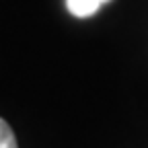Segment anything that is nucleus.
<instances>
[{
    "label": "nucleus",
    "instance_id": "f03ea898",
    "mask_svg": "<svg viewBox=\"0 0 148 148\" xmlns=\"http://www.w3.org/2000/svg\"><path fill=\"white\" fill-rule=\"evenodd\" d=\"M0 148H18L16 146L14 132L10 130V125L2 117H0Z\"/></svg>",
    "mask_w": 148,
    "mask_h": 148
},
{
    "label": "nucleus",
    "instance_id": "f257e3e1",
    "mask_svg": "<svg viewBox=\"0 0 148 148\" xmlns=\"http://www.w3.org/2000/svg\"><path fill=\"white\" fill-rule=\"evenodd\" d=\"M111 2V0H66V8L70 10V14L78 16V18H86L92 16L103 4Z\"/></svg>",
    "mask_w": 148,
    "mask_h": 148
}]
</instances>
